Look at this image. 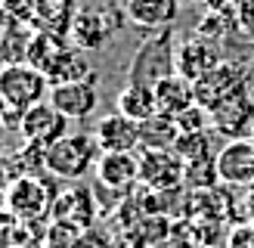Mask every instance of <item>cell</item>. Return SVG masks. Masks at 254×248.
I'll return each mask as SVG.
<instances>
[{
  "mask_svg": "<svg viewBox=\"0 0 254 248\" xmlns=\"http://www.w3.org/2000/svg\"><path fill=\"white\" fill-rule=\"evenodd\" d=\"M99 155H103V149L93 133H65L44 152V171L50 177L81 180L84 174L96 168Z\"/></svg>",
  "mask_w": 254,
  "mask_h": 248,
  "instance_id": "cell-2",
  "label": "cell"
},
{
  "mask_svg": "<svg viewBox=\"0 0 254 248\" xmlns=\"http://www.w3.org/2000/svg\"><path fill=\"white\" fill-rule=\"evenodd\" d=\"M93 136L103 152H136L139 149V124L121 112L103 115L93 127Z\"/></svg>",
  "mask_w": 254,
  "mask_h": 248,
  "instance_id": "cell-13",
  "label": "cell"
},
{
  "mask_svg": "<svg viewBox=\"0 0 254 248\" xmlns=\"http://www.w3.org/2000/svg\"><path fill=\"white\" fill-rule=\"evenodd\" d=\"M124 22H127L124 3L81 6L71 16V25H68L71 47H78V50H103L112 41V34L124 28Z\"/></svg>",
  "mask_w": 254,
  "mask_h": 248,
  "instance_id": "cell-3",
  "label": "cell"
},
{
  "mask_svg": "<svg viewBox=\"0 0 254 248\" xmlns=\"http://www.w3.org/2000/svg\"><path fill=\"white\" fill-rule=\"evenodd\" d=\"M74 248H112V242H109V236L106 233H99V230H84V233H78V239H74Z\"/></svg>",
  "mask_w": 254,
  "mask_h": 248,
  "instance_id": "cell-26",
  "label": "cell"
},
{
  "mask_svg": "<svg viewBox=\"0 0 254 248\" xmlns=\"http://www.w3.org/2000/svg\"><path fill=\"white\" fill-rule=\"evenodd\" d=\"M174 152L180 155L183 161L211 155V133H208V130H201V133H180V140H177Z\"/></svg>",
  "mask_w": 254,
  "mask_h": 248,
  "instance_id": "cell-23",
  "label": "cell"
},
{
  "mask_svg": "<svg viewBox=\"0 0 254 248\" xmlns=\"http://www.w3.org/2000/svg\"><path fill=\"white\" fill-rule=\"evenodd\" d=\"M226 248H254V223H239V227H233L230 239H226Z\"/></svg>",
  "mask_w": 254,
  "mask_h": 248,
  "instance_id": "cell-25",
  "label": "cell"
},
{
  "mask_svg": "<svg viewBox=\"0 0 254 248\" xmlns=\"http://www.w3.org/2000/svg\"><path fill=\"white\" fill-rule=\"evenodd\" d=\"M180 140V127L171 115H152L139 124V149H174Z\"/></svg>",
  "mask_w": 254,
  "mask_h": 248,
  "instance_id": "cell-20",
  "label": "cell"
},
{
  "mask_svg": "<svg viewBox=\"0 0 254 248\" xmlns=\"http://www.w3.org/2000/svg\"><path fill=\"white\" fill-rule=\"evenodd\" d=\"M139 183L146 189H180L183 158L174 149H143L139 152Z\"/></svg>",
  "mask_w": 254,
  "mask_h": 248,
  "instance_id": "cell-8",
  "label": "cell"
},
{
  "mask_svg": "<svg viewBox=\"0 0 254 248\" xmlns=\"http://www.w3.org/2000/svg\"><path fill=\"white\" fill-rule=\"evenodd\" d=\"M174 31L164 28V31H155L149 41L136 50V56L130 62V78L127 81H143V84H152L155 87L161 78L174 74Z\"/></svg>",
  "mask_w": 254,
  "mask_h": 248,
  "instance_id": "cell-4",
  "label": "cell"
},
{
  "mask_svg": "<svg viewBox=\"0 0 254 248\" xmlns=\"http://www.w3.org/2000/svg\"><path fill=\"white\" fill-rule=\"evenodd\" d=\"M217 177L230 186H254V140H230L217 152Z\"/></svg>",
  "mask_w": 254,
  "mask_h": 248,
  "instance_id": "cell-11",
  "label": "cell"
},
{
  "mask_svg": "<svg viewBox=\"0 0 254 248\" xmlns=\"http://www.w3.org/2000/svg\"><path fill=\"white\" fill-rule=\"evenodd\" d=\"M220 50L214 41H208V37H201V34H192V37H186V41L177 44L174 50V68L180 78L186 81H198V78H205V74L211 68H217L220 65Z\"/></svg>",
  "mask_w": 254,
  "mask_h": 248,
  "instance_id": "cell-9",
  "label": "cell"
},
{
  "mask_svg": "<svg viewBox=\"0 0 254 248\" xmlns=\"http://www.w3.org/2000/svg\"><path fill=\"white\" fill-rule=\"evenodd\" d=\"M186 3H192V0H186Z\"/></svg>",
  "mask_w": 254,
  "mask_h": 248,
  "instance_id": "cell-29",
  "label": "cell"
},
{
  "mask_svg": "<svg viewBox=\"0 0 254 248\" xmlns=\"http://www.w3.org/2000/svg\"><path fill=\"white\" fill-rule=\"evenodd\" d=\"M211 124L230 140H245L248 133H254V96L248 93V84L223 99L217 109H211Z\"/></svg>",
  "mask_w": 254,
  "mask_h": 248,
  "instance_id": "cell-7",
  "label": "cell"
},
{
  "mask_svg": "<svg viewBox=\"0 0 254 248\" xmlns=\"http://www.w3.org/2000/svg\"><path fill=\"white\" fill-rule=\"evenodd\" d=\"M155 99H158V112L161 115H171L177 118L180 112H186L189 106H195V90H192V81L180 78V74H168L155 84Z\"/></svg>",
  "mask_w": 254,
  "mask_h": 248,
  "instance_id": "cell-18",
  "label": "cell"
},
{
  "mask_svg": "<svg viewBox=\"0 0 254 248\" xmlns=\"http://www.w3.org/2000/svg\"><path fill=\"white\" fill-rule=\"evenodd\" d=\"M127 22L146 31H164L180 16V0H124Z\"/></svg>",
  "mask_w": 254,
  "mask_h": 248,
  "instance_id": "cell-14",
  "label": "cell"
},
{
  "mask_svg": "<svg viewBox=\"0 0 254 248\" xmlns=\"http://www.w3.org/2000/svg\"><path fill=\"white\" fill-rule=\"evenodd\" d=\"M198 248H217V245H198Z\"/></svg>",
  "mask_w": 254,
  "mask_h": 248,
  "instance_id": "cell-28",
  "label": "cell"
},
{
  "mask_svg": "<svg viewBox=\"0 0 254 248\" xmlns=\"http://www.w3.org/2000/svg\"><path fill=\"white\" fill-rule=\"evenodd\" d=\"M217 155H205V158H192L183 161V186H189L192 192L211 189L217 183Z\"/></svg>",
  "mask_w": 254,
  "mask_h": 248,
  "instance_id": "cell-22",
  "label": "cell"
},
{
  "mask_svg": "<svg viewBox=\"0 0 254 248\" xmlns=\"http://www.w3.org/2000/svg\"><path fill=\"white\" fill-rule=\"evenodd\" d=\"M44 74H47L50 87H53V84H68V81H96L90 65H87V59L81 56V50L68 47V44L62 47V53L50 62V68Z\"/></svg>",
  "mask_w": 254,
  "mask_h": 248,
  "instance_id": "cell-19",
  "label": "cell"
},
{
  "mask_svg": "<svg viewBox=\"0 0 254 248\" xmlns=\"http://www.w3.org/2000/svg\"><path fill=\"white\" fill-rule=\"evenodd\" d=\"M34 31L25 28V25L12 22L6 34H0V59L3 65H16V62H28V47H31Z\"/></svg>",
  "mask_w": 254,
  "mask_h": 248,
  "instance_id": "cell-21",
  "label": "cell"
},
{
  "mask_svg": "<svg viewBox=\"0 0 254 248\" xmlns=\"http://www.w3.org/2000/svg\"><path fill=\"white\" fill-rule=\"evenodd\" d=\"M6 121V106H3V96H0V124Z\"/></svg>",
  "mask_w": 254,
  "mask_h": 248,
  "instance_id": "cell-27",
  "label": "cell"
},
{
  "mask_svg": "<svg viewBox=\"0 0 254 248\" xmlns=\"http://www.w3.org/2000/svg\"><path fill=\"white\" fill-rule=\"evenodd\" d=\"M115 112L127 115L130 121L143 124L152 115H158V99H155V87L143 84V81H127L118 96H115Z\"/></svg>",
  "mask_w": 254,
  "mask_h": 248,
  "instance_id": "cell-17",
  "label": "cell"
},
{
  "mask_svg": "<svg viewBox=\"0 0 254 248\" xmlns=\"http://www.w3.org/2000/svg\"><path fill=\"white\" fill-rule=\"evenodd\" d=\"M47 99L53 103L68 121H84L93 115L99 103L96 96V81H68V84H53Z\"/></svg>",
  "mask_w": 254,
  "mask_h": 248,
  "instance_id": "cell-12",
  "label": "cell"
},
{
  "mask_svg": "<svg viewBox=\"0 0 254 248\" xmlns=\"http://www.w3.org/2000/svg\"><path fill=\"white\" fill-rule=\"evenodd\" d=\"M96 180L109 189H127L139 180V155L136 152H103L96 161Z\"/></svg>",
  "mask_w": 254,
  "mask_h": 248,
  "instance_id": "cell-16",
  "label": "cell"
},
{
  "mask_svg": "<svg viewBox=\"0 0 254 248\" xmlns=\"http://www.w3.org/2000/svg\"><path fill=\"white\" fill-rule=\"evenodd\" d=\"M242 87H245V65L242 62H226L223 59L217 68H211L205 78H198L192 84V90H195V103L211 112V109H217L223 99H230L236 90H242Z\"/></svg>",
  "mask_w": 254,
  "mask_h": 248,
  "instance_id": "cell-6",
  "label": "cell"
},
{
  "mask_svg": "<svg viewBox=\"0 0 254 248\" xmlns=\"http://www.w3.org/2000/svg\"><path fill=\"white\" fill-rule=\"evenodd\" d=\"M50 198L56 195H50L47 183L41 177H34V174L31 177H16L6 189V205L12 211V217L19 220H37L50 208Z\"/></svg>",
  "mask_w": 254,
  "mask_h": 248,
  "instance_id": "cell-10",
  "label": "cell"
},
{
  "mask_svg": "<svg viewBox=\"0 0 254 248\" xmlns=\"http://www.w3.org/2000/svg\"><path fill=\"white\" fill-rule=\"evenodd\" d=\"M50 93V81L44 71H37L28 62H16V65H3L0 68V96L6 106V121L9 127H16L22 115L31 106L44 103Z\"/></svg>",
  "mask_w": 254,
  "mask_h": 248,
  "instance_id": "cell-1",
  "label": "cell"
},
{
  "mask_svg": "<svg viewBox=\"0 0 254 248\" xmlns=\"http://www.w3.org/2000/svg\"><path fill=\"white\" fill-rule=\"evenodd\" d=\"M177 121V127H180V133H201V130H211L214 124H211V112L205 106H189L186 112H180V115L174 118Z\"/></svg>",
  "mask_w": 254,
  "mask_h": 248,
  "instance_id": "cell-24",
  "label": "cell"
},
{
  "mask_svg": "<svg viewBox=\"0 0 254 248\" xmlns=\"http://www.w3.org/2000/svg\"><path fill=\"white\" fill-rule=\"evenodd\" d=\"M65 127H68V118L62 115L50 99L31 106L22 115V121L16 124V130L22 133V140L28 146H41V149H50L56 140H62V136L68 133Z\"/></svg>",
  "mask_w": 254,
  "mask_h": 248,
  "instance_id": "cell-5",
  "label": "cell"
},
{
  "mask_svg": "<svg viewBox=\"0 0 254 248\" xmlns=\"http://www.w3.org/2000/svg\"><path fill=\"white\" fill-rule=\"evenodd\" d=\"M53 217L56 223H68L74 230H90V223L96 217L93 211V192L87 186H71L68 192H62L53 202Z\"/></svg>",
  "mask_w": 254,
  "mask_h": 248,
  "instance_id": "cell-15",
  "label": "cell"
}]
</instances>
